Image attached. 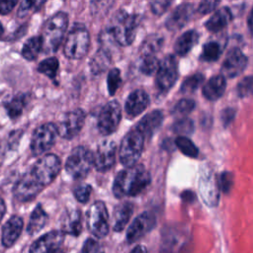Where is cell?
<instances>
[{
	"label": "cell",
	"instance_id": "1",
	"mask_svg": "<svg viewBox=\"0 0 253 253\" xmlns=\"http://www.w3.org/2000/svg\"><path fill=\"white\" fill-rule=\"evenodd\" d=\"M151 178L143 165L127 167L118 173L113 184V193L118 198L134 197L150 183Z\"/></svg>",
	"mask_w": 253,
	"mask_h": 253
},
{
	"label": "cell",
	"instance_id": "2",
	"mask_svg": "<svg viewBox=\"0 0 253 253\" xmlns=\"http://www.w3.org/2000/svg\"><path fill=\"white\" fill-rule=\"evenodd\" d=\"M138 24L139 19L137 15L130 14L125 10H119L112 18L107 30L119 45L126 46L133 42Z\"/></svg>",
	"mask_w": 253,
	"mask_h": 253
},
{
	"label": "cell",
	"instance_id": "3",
	"mask_svg": "<svg viewBox=\"0 0 253 253\" xmlns=\"http://www.w3.org/2000/svg\"><path fill=\"white\" fill-rule=\"evenodd\" d=\"M68 26V17L64 12H58L50 17L43 25L42 34V51L44 53H53L57 50L64 37Z\"/></svg>",
	"mask_w": 253,
	"mask_h": 253
},
{
	"label": "cell",
	"instance_id": "4",
	"mask_svg": "<svg viewBox=\"0 0 253 253\" xmlns=\"http://www.w3.org/2000/svg\"><path fill=\"white\" fill-rule=\"evenodd\" d=\"M89 33L86 27L81 23H74L63 47L64 55L70 59H80L84 57L89 49Z\"/></svg>",
	"mask_w": 253,
	"mask_h": 253
},
{
	"label": "cell",
	"instance_id": "5",
	"mask_svg": "<svg viewBox=\"0 0 253 253\" xmlns=\"http://www.w3.org/2000/svg\"><path fill=\"white\" fill-rule=\"evenodd\" d=\"M145 137L136 128L129 130L122 139L120 146V160L123 165L132 167L138 161L144 146Z\"/></svg>",
	"mask_w": 253,
	"mask_h": 253
},
{
	"label": "cell",
	"instance_id": "6",
	"mask_svg": "<svg viewBox=\"0 0 253 253\" xmlns=\"http://www.w3.org/2000/svg\"><path fill=\"white\" fill-rule=\"evenodd\" d=\"M94 165L93 153L84 146L75 147L68 156L65 169L73 179H83Z\"/></svg>",
	"mask_w": 253,
	"mask_h": 253
},
{
	"label": "cell",
	"instance_id": "7",
	"mask_svg": "<svg viewBox=\"0 0 253 253\" xmlns=\"http://www.w3.org/2000/svg\"><path fill=\"white\" fill-rule=\"evenodd\" d=\"M87 226L90 232L98 237L103 238L109 232V215L105 204L97 201L91 205L86 214Z\"/></svg>",
	"mask_w": 253,
	"mask_h": 253
},
{
	"label": "cell",
	"instance_id": "8",
	"mask_svg": "<svg viewBox=\"0 0 253 253\" xmlns=\"http://www.w3.org/2000/svg\"><path fill=\"white\" fill-rule=\"evenodd\" d=\"M57 134V126L52 123H46L38 126L34 130L31 140V151L33 155L39 156L49 150L54 144Z\"/></svg>",
	"mask_w": 253,
	"mask_h": 253
},
{
	"label": "cell",
	"instance_id": "9",
	"mask_svg": "<svg viewBox=\"0 0 253 253\" xmlns=\"http://www.w3.org/2000/svg\"><path fill=\"white\" fill-rule=\"evenodd\" d=\"M60 171V160L52 153H48L40 158L32 167L31 172L34 177L43 187L50 184Z\"/></svg>",
	"mask_w": 253,
	"mask_h": 253
},
{
	"label": "cell",
	"instance_id": "10",
	"mask_svg": "<svg viewBox=\"0 0 253 253\" xmlns=\"http://www.w3.org/2000/svg\"><path fill=\"white\" fill-rule=\"evenodd\" d=\"M122 119V108L118 101L108 102L100 111L97 126L103 135L113 133L119 126Z\"/></svg>",
	"mask_w": 253,
	"mask_h": 253
},
{
	"label": "cell",
	"instance_id": "11",
	"mask_svg": "<svg viewBox=\"0 0 253 253\" xmlns=\"http://www.w3.org/2000/svg\"><path fill=\"white\" fill-rule=\"evenodd\" d=\"M178 78V63L174 55H167L160 62L156 72V86L161 92H167Z\"/></svg>",
	"mask_w": 253,
	"mask_h": 253
},
{
	"label": "cell",
	"instance_id": "12",
	"mask_svg": "<svg viewBox=\"0 0 253 253\" xmlns=\"http://www.w3.org/2000/svg\"><path fill=\"white\" fill-rule=\"evenodd\" d=\"M43 186L34 177L31 170L23 174L16 182L13 188L15 198L20 202H29L33 200L42 190Z\"/></svg>",
	"mask_w": 253,
	"mask_h": 253
},
{
	"label": "cell",
	"instance_id": "13",
	"mask_svg": "<svg viewBox=\"0 0 253 253\" xmlns=\"http://www.w3.org/2000/svg\"><path fill=\"white\" fill-rule=\"evenodd\" d=\"M85 122V113L81 109H76L64 115L59 126H57L58 134L65 138L75 137L81 130Z\"/></svg>",
	"mask_w": 253,
	"mask_h": 253
},
{
	"label": "cell",
	"instance_id": "14",
	"mask_svg": "<svg viewBox=\"0 0 253 253\" xmlns=\"http://www.w3.org/2000/svg\"><path fill=\"white\" fill-rule=\"evenodd\" d=\"M64 233L52 230L37 239L30 248V253H56L61 250Z\"/></svg>",
	"mask_w": 253,
	"mask_h": 253
},
{
	"label": "cell",
	"instance_id": "15",
	"mask_svg": "<svg viewBox=\"0 0 253 253\" xmlns=\"http://www.w3.org/2000/svg\"><path fill=\"white\" fill-rule=\"evenodd\" d=\"M156 223L155 215L152 212L144 211L134 218L126 231V239L129 243L135 242L150 231Z\"/></svg>",
	"mask_w": 253,
	"mask_h": 253
},
{
	"label": "cell",
	"instance_id": "16",
	"mask_svg": "<svg viewBox=\"0 0 253 253\" xmlns=\"http://www.w3.org/2000/svg\"><path fill=\"white\" fill-rule=\"evenodd\" d=\"M94 166L96 170L105 172L112 168L116 161V144L113 140H104L93 154Z\"/></svg>",
	"mask_w": 253,
	"mask_h": 253
},
{
	"label": "cell",
	"instance_id": "17",
	"mask_svg": "<svg viewBox=\"0 0 253 253\" xmlns=\"http://www.w3.org/2000/svg\"><path fill=\"white\" fill-rule=\"evenodd\" d=\"M247 65L246 55L237 47L230 49L223 60L221 73L223 77L233 78L239 75Z\"/></svg>",
	"mask_w": 253,
	"mask_h": 253
},
{
	"label": "cell",
	"instance_id": "18",
	"mask_svg": "<svg viewBox=\"0 0 253 253\" xmlns=\"http://www.w3.org/2000/svg\"><path fill=\"white\" fill-rule=\"evenodd\" d=\"M149 105V97L147 93L142 89H136L132 91L125 105L126 113L128 117L134 118L138 115H140Z\"/></svg>",
	"mask_w": 253,
	"mask_h": 253
},
{
	"label": "cell",
	"instance_id": "19",
	"mask_svg": "<svg viewBox=\"0 0 253 253\" xmlns=\"http://www.w3.org/2000/svg\"><path fill=\"white\" fill-rule=\"evenodd\" d=\"M23 225L24 221L18 215H13L6 221L2 228V244L5 247H10L16 242L22 232Z\"/></svg>",
	"mask_w": 253,
	"mask_h": 253
},
{
	"label": "cell",
	"instance_id": "20",
	"mask_svg": "<svg viewBox=\"0 0 253 253\" xmlns=\"http://www.w3.org/2000/svg\"><path fill=\"white\" fill-rule=\"evenodd\" d=\"M163 122V114L160 110H154L145 115L135 126L145 138L151 137Z\"/></svg>",
	"mask_w": 253,
	"mask_h": 253
},
{
	"label": "cell",
	"instance_id": "21",
	"mask_svg": "<svg viewBox=\"0 0 253 253\" xmlns=\"http://www.w3.org/2000/svg\"><path fill=\"white\" fill-rule=\"evenodd\" d=\"M193 14V5L184 3L178 6L166 21V27L170 31H178L183 28Z\"/></svg>",
	"mask_w": 253,
	"mask_h": 253
},
{
	"label": "cell",
	"instance_id": "22",
	"mask_svg": "<svg viewBox=\"0 0 253 253\" xmlns=\"http://www.w3.org/2000/svg\"><path fill=\"white\" fill-rule=\"evenodd\" d=\"M226 88L225 77L222 75H215L211 77L203 87L204 96L210 101H215L220 98Z\"/></svg>",
	"mask_w": 253,
	"mask_h": 253
},
{
	"label": "cell",
	"instance_id": "23",
	"mask_svg": "<svg viewBox=\"0 0 253 253\" xmlns=\"http://www.w3.org/2000/svg\"><path fill=\"white\" fill-rule=\"evenodd\" d=\"M201 193L204 199V202L210 207H213L217 204L218 201V192L217 186L214 179L211 178L209 174L203 175L201 179Z\"/></svg>",
	"mask_w": 253,
	"mask_h": 253
},
{
	"label": "cell",
	"instance_id": "24",
	"mask_svg": "<svg viewBox=\"0 0 253 253\" xmlns=\"http://www.w3.org/2000/svg\"><path fill=\"white\" fill-rule=\"evenodd\" d=\"M133 211V206L128 203L125 202L118 205L114 210V230L117 232L122 231L126 223L128 222L131 214Z\"/></svg>",
	"mask_w": 253,
	"mask_h": 253
},
{
	"label": "cell",
	"instance_id": "25",
	"mask_svg": "<svg viewBox=\"0 0 253 253\" xmlns=\"http://www.w3.org/2000/svg\"><path fill=\"white\" fill-rule=\"evenodd\" d=\"M232 14L227 7H222L218 9L205 24L206 28L211 32H218L231 21Z\"/></svg>",
	"mask_w": 253,
	"mask_h": 253
},
{
	"label": "cell",
	"instance_id": "26",
	"mask_svg": "<svg viewBox=\"0 0 253 253\" xmlns=\"http://www.w3.org/2000/svg\"><path fill=\"white\" fill-rule=\"evenodd\" d=\"M82 230L81 214L77 210L67 211L62 219V232L77 236Z\"/></svg>",
	"mask_w": 253,
	"mask_h": 253
},
{
	"label": "cell",
	"instance_id": "27",
	"mask_svg": "<svg viewBox=\"0 0 253 253\" xmlns=\"http://www.w3.org/2000/svg\"><path fill=\"white\" fill-rule=\"evenodd\" d=\"M199 34L195 30H190L185 32L175 42V51L177 54L184 56L186 55L198 42Z\"/></svg>",
	"mask_w": 253,
	"mask_h": 253
},
{
	"label": "cell",
	"instance_id": "28",
	"mask_svg": "<svg viewBox=\"0 0 253 253\" xmlns=\"http://www.w3.org/2000/svg\"><path fill=\"white\" fill-rule=\"evenodd\" d=\"M47 219H48V216H47L46 212L43 211V209L42 208L41 205H38L34 209L32 214L30 216V220H29V223L27 226L28 233L33 235V234L39 232L40 230H42L44 227V225L46 224Z\"/></svg>",
	"mask_w": 253,
	"mask_h": 253
},
{
	"label": "cell",
	"instance_id": "29",
	"mask_svg": "<svg viewBox=\"0 0 253 253\" xmlns=\"http://www.w3.org/2000/svg\"><path fill=\"white\" fill-rule=\"evenodd\" d=\"M28 103V96L26 94H18L9 102L5 103V109L12 120L20 117Z\"/></svg>",
	"mask_w": 253,
	"mask_h": 253
},
{
	"label": "cell",
	"instance_id": "30",
	"mask_svg": "<svg viewBox=\"0 0 253 253\" xmlns=\"http://www.w3.org/2000/svg\"><path fill=\"white\" fill-rule=\"evenodd\" d=\"M42 50V41L41 36L32 37L23 45L22 55L27 60H35Z\"/></svg>",
	"mask_w": 253,
	"mask_h": 253
},
{
	"label": "cell",
	"instance_id": "31",
	"mask_svg": "<svg viewBox=\"0 0 253 253\" xmlns=\"http://www.w3.org/2000/svg\"><path fill=\"white\" fill-rule=\"evenodd\" d=\"M163 44V38L158 35H150L148 36L140 46V54L144 55H154Z\"/></svg>",
	"mask_w": 253,
	"mask_h": 253
},
{
	"label": "cell",
	"instance_id": "32",
	"mask_svg": "<svg viewBox=\"0 0 253 253\" xmlns=\"http://www.w3.org/2000/svg\"><path fill=\"white\" fill-rule=\"evenodd\" d=\"M111 53L109 51H107L104 48H100L96 54L94 55L90 66L91 69L94 73H100L103 72L109 65L110 61H111Z\"/></svg>",
	"mask_w": 253,
	"mask_h": 253
},
{
	"label": "cell",
	"instance_id": "33",
	"mask_svg": "<svg viewBox=\"0 0 253 253\" xmlns=\"http://www.w3.org/2000/svg\"><path fill=\"white\" fill-rule=\"evenodd\" d=\"M58 66H59V63L57 58L54 56H50L40 62L38 66V71L40 73L46 75L48 78L53 79L57 74Z\"/></svg>",
	"mask_w": 253,
	"mask_h": 253
},
{
	"label": "cell",
	"instance_id": "34",
	"mask_svg": "<svg viewBox=\"0 0 253 253\" xmlns=\"http://www.w3.org/2000/svg\"><path fill=\"white\" fill-rule=\"evenodd\" d=\"M175 143L177 147L180 149V151L185 155L192 158H196L198 156L199 154L198 147L187 136H182V135L178 136L175 140Z\"/></svg>",
	"mask_w": 253,
	"mask_h": 253
},
{
	"label": "cell",
	"instance_id": "35",
	"mask_svg": "<svg viewBox=\"0 0 253 253\" xmlns=\"http://www.w3.org/2000/svg\"><path fill=\"white\" fill-rule=\"evenodd\" d=\"M159 64L160 62L155 55H144L141 56L139 69L143 74L151 75L154 72H157Z\"/></svg>",
	"mask_w": 253,
	"mask_h": 253
},
{
	"label": "cell",
	"instance_id": "36",
	"mask_svg": "<svg viewBox=\"0 0 253 253\" xmlns=\"http://www.w3.org/2000/svg\"><path fill=\"white\" fill-rule=\"evenodd\" d=\"M221 53L220 45L215 42H209L204 45L202 58L206 61H214L216 60Z\"/></svg>",
	"mask_w": 253,
	"mask_h": 253
},
{
	"label": "cell",
	"instance_id": "37",
	"mask_svg": "<svg viewBox=\"0 0 253 253\" xmlns=\"http://www.w3.org/2000/svg\"><path fill=\"white\" fill-rule=\"evenodd\" d=\"M204 75L201 73H196L190 77H188L182 84L181 86V91L185 94L187 93H192L195 90L199 88V86L203 83L204 81Z\"/></svg>",
	"mask_w": 253,
	"mask_h": 253
},
{
	"label": "cell",
	"instance_id": "38",
	"mask_svg": "<svg viewBox=\"0 0 253 253\" xmlns=\"http://www.w3.org/2000/svg\"><path fill=\"white\" fill-rule=\"evenodd\" d=\"M122 84V78H121V72L118 68H113L109 71L108 79H107V85H108V91L110 95H114L119 87Z\"/></svg>",
	"mask_w": 253,
	"mask_h": 253
},
{
	"label": "cell",
	"instance_id": "39",
	"mask_svg": "<svg viewBox=\"0 0 253 253\" xmlns=\"http://www.w3.org/2000/svg\"><path fill=\"white\" fill-rule=\"evenodd\" d=\"M237 93L241 98L253 95V76H246L238 83Z\"/></svg>",
	"mask_w": 253,
	"mask_h": 253
},
{
	"label": "cell",
	"instance_id": "40",
	"mask_svg": "<svg viewBox=\"0 0 253 253\" xmlns=\"http://www.w3.org/2000/svg\"><path fill=\"white\" fill-rule=\"evenodd\" d=\"M91 192H92L91 186L88 184H84V183L79 184L73 190V194H74L76 200L82 204H86L89 201Z\"/></svg>",
	"mask_w": 253,
	"mask_h": 253
},
{
	"label": "cell",
	"instance_id": "41",
	"mask_svg": "<svg viewBox=\"0 0 253 253\" xmlns=\"http://www.w3.org/2000/svg\"><path fill=\"white\" fill-rule=\"evenodd\" d=\"M195 108V102L191 99H182L180 100L174 108V114L182 117L190 114Z\"/></svg>",
	"mask_w": 253,
	"mask_h": 253
},
{
	"label": "cell",
	"instance_id": "42",
	"mask_svg": "<svg viewBox=\"0 0 253 253\" xmlns=\"http://www.w3.org/2000/svg\"><path fill=\"white\" fill-rule=\"evenodd\" d=\"M173 129L180 133V134H190L193 132L194 130V124L193 121L188 119V118H183L180 119L179 121H177L174 126H173Z\"/></svg>",
	"mask_w": 253,
	"mask_h": 253
},
{
	"label": "cell",
	"instance_id": "43",
	"mask_svg": "<svg viewBox=\"0 0 253 253\" xmlns=\"http://www.w3.org/2000/svg\"><path fill=\"white\" fill-rule=\"evenodd\" d=\"M44 2L42 1H22L20 3V8L18 10L19 17H25L31 10L37 11L41 8L42 5H43Z\"/></svg>",
	"mask_w": 253,
	"mask_h": 253
},
{
	"label": "cell",
	"instance_id": "44",
	"mask_svg": "<svg viewBox=\"0 0 253 253\" xmlns=\"http://www.w3.org/2000/svg\"><path fill=\"white\" fill-rule=\"evenodd\" d=\"M82 253H105L102 245L93 238H88L83 247H82Z\"/></svg>",
	"mask_w": 253,
	"mask_h": 253
},
{
	"label": "cell",
	"instance_id": "45",
	"mask_svg": "<svg viewBox=\"0 0 253 253\" xmlns=\"http://www.w3.org/2000/svg\"><path fill=\"white\" fill-rule=\"evenodd\" d=\"M219 186H220V189L223 191V192H228L229 189L231 188V185L233 184V176L231 173H228V172H223L220 177H219Z\"/></svg>",
	"mask_w": 253,
	"mask_h": 253
},
{
	"label": "cell",
	"instance_id": "46",
	"mask_svg": "<svg viewBox=\"0 0 253 253\" xmlns=\"http://www.w3.org/2000/svg\"><path fill=\"white\" fill-rule=\"evenodd\" d=\"M170 5H171L170 1H153L150 3L151 10L156 15L163 14Z\"/></svg>",
	"mask_w": 253,
	"mask_h": 253
},
{
	"label": "cell",
	"instance_id": "47",
	"mask_svg": "<svg viewBox=\"0 0 253 253\" xmlns=\"http://www.w3.org/2000/svg\"><path fill=\"white\" fill-rule=\"evenodd\" d=\"M218 4H219L218 1H204V2H201V4L199 5L198 11L201 14H208L211 12Z\"/></svg>",
	"mask_w": 253,
	"mask_h": 253
},
{
	"label": "cell",
	"instance_id": "48",
	"mask_svg": "<svg viewBox=\"0 0 253 253\" xmlns=\"http://www.w3.org/2000/svg\"><path fill=\"white\" fill-rule=\"evenodd\" d=\"M17 1H0V15H6L10 13L17 5Z\"/></svg>",
	"mask_w": 253,
	"mask_h": 253
},
{
	"label": "cell",
	"instance_id": "49",
	"mask_svg": "<svg viewBox=\"0 0 253 253\" xmlns=\"http://www.w3.org/2000/svg\"><path fill=\"white\" fill-rule=\"evenodd\" d=\"M234 115H235V112H234L233 109H225L222 112L221 119H222V122H223L224 126L228 125L232 121V119L234 118Z\"/></svg>",
	"mask_w": 253,
	"mask_h": 253
},
{
	"label": "cell",
	"instance_id": "50",
	"mask_svg": "<svg viewBox=\"0 0 253 253\" xmlns=\"http://www.w3.org/2000/svg\"><path fill=\"white\" fill-rule=\"evenodd\" d=\"M5 212H6V206L3 199L0 197V221L2 220Z\"/></svg>",
	"mask_w": 253,
	"mask_h": 253
},
{
	"label": "cell",
	"instance_id": "51",
	"mask_svg": "<svg viewBox=\"0 0 253 253\" xmlns=\"http://www.w3.org/2000/svg\"><path fill=\"white\" fill-rule=\"evenodd\" d=\"M129 253H146V248L143 245H137Z\"/></svg>",
	"mask_w": 253,
	"mask_h": 253
},
{
	"label": "cell",
	"instance_id": "52",
	"mask_svg": "<svg viewBox=\"0 0 253 253\" xmlns=\"http://www.w3.org/2000/svg\"><path fill=\"white\" fill-rule=\"evenodd\" d=\"M248 27L251 31V33L253 34V8L249 14V17H248Z\"/></svg>",
	"mask_w": 253,
	"mask_h": 253
},
{
	"label": "cell",
	"instance_id": "53",
	"mask_svg": "<svg viewBox=\"0 0 253 253\" xmlns=\"http://www.w3.org/2000/svg\"><path fill=\"white\" fill-rule=\"evenodd\" d=\"M3 33H4V29H3V26H2V24L0 22V39H1L2 35H3Z\"/></svg>",
	"mask_w": 253,
	"mask_h": 253
},
{
	"label": "cell",
	"instance_id": "54",
	"mask_svg": "<svg viewBox=\"0 0 253 253\" xmlns=\"http://www.w3.org/2000/svg\"><path fill=\"white\" fill-rule=\"evenodd\" d=\"M56 253H63V251H62V250H60V251H58V252H56Z\"/></svg>",
	"mask_w": 253,
	"mask_h": 253
}]
</instances>
